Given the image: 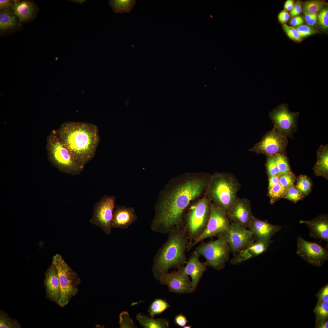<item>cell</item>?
Returning a JSON list of instances; mask_svg holds the SVG:
<instances>
[{"label":"cell","instance_id":"cell-1","mask_svg":"<svg viewBox=\"0 0 328 328\" xmlns=\"http://www.w3.org/2000/svg\"><path fill=\"white\" fill-rule=\"evenodd\" d=\"M206 186L199 179L186 180L178 185L170 182L160 193L150 226L153 232L168 234L174 227L184 228L186 209Z\"/></svg>","mask_w":328,"mask_h":328},{"label":"cell","instance_id":"cell-2","mask_svg":"<svg viewBox=\"0 0 328 328\" xmlns=\"http://www.w3.org/2000/svg\"><path fill=\"white\" fill-rule=\"evenodd\" d=\"M55 131L61 143L79 165L84 167L94 158L100 141L96 125L68 122L62 124Z\"/></svg>","mask_w":328,"mask_h":328},{"label":"cell","instance_id":"cell-3","mask_svg":"<svg viewBox=\"0 0 328 328\" xmlns=\"http://www.w3.org/2000/svg\"><path fill=\"white\" fill-rule=\"evenodd\" d=\"M168 234L167 240L154 258L152 273L158 280L169 269L184 266L187 262L185 253L189 240L184 229L175 227Z\"/></svg>","mask_w":328,"mask_h":328},{"label":"cell","instance_id":"cell-4","mask_svg":"<svg viewBox=\"0 0 328 328\" xmlns=\"http://www.w3.org/2000/svg\"><path fill=\"white\" fill-rule=\"evenodd\" d=\"M241 186L236 177L231 174L215 173L208 186V198L227 216L238 197L237 193Z\"/></svg>","mask_w":328,"mask_h":328},{"label":"cell","instance_id":"cell-5","mask_svg":"<svg viewBox=\"0 0 328 328\" xmlns=\"http://www.w3.org/2000/svg\"><path fill=\"white\" fill-rule=\"evenodd\" d=\"M46 149L49 160L60 171L70 174H80L84 167L72 157L68 150L62 145L55 130L52 131L46 138Z\"/></svg>","mask_w":328,"mask_h":328},{"label":"cell","instance_id":"cell-6","mask_svg":"<svg viewBox=\"0 0 328 328\" xmlns=\"http://www.w3.org/2000/svg\"><path fill=\"white\" fill-rule=\"evenodd\" d=\"M210 212V201L206 198H202L189 208L185 214L183 228L189 240L188 246L196 240L205 229Z\"/></svg>","mask_w":328,"mask_h":328},{"label":"cell","instance_id":"cell-7","mask_svg":"<svg viewBox=\"0 0 328 328\" xmlns=\"http://www.w3.org/2000/svg\"><path fill=\"white\" fill-rule=\"evenodd\" d=\"M52 262L57 270L60 281L61 296L58 304L63 307L77 293L81 280L60 255L57 254L53 256Z\"/></svg>","mask_w":328,"mask_h":328},{"label":"cell","instance_id":"cell-8","mask_svg":"<svg viewBox=\"0 0 328 328\" xmlns=\"http://www.w3.org/2000/svg\"><path fill=\"white\" fill-rule=\"evenodd\" d=\"M217 236L216 240L202 241L195 250L205 258L208 266L219 271L224 268L228 260L231 250L225 239L220 234Z\"/></svg>","mask_w":328,"mask_h":328},{"label":"cell","instance_id":"cell-9","mask_svg":"<svg viewBox=\"0 0 328 328\" xmlns=\"http://www.w3.org/2000/svg\"><path fill=\"white\" fill-rule=\"evenodd\" d=\"M210 206V214L205 229L200 236L188 247L187 251L206 239L221 234L229 228L231 222L225 213L211 202Z\"/></svg>","mask_w":328,"mask_h":328},{"label":"cell","instance_id":"cell-10","mask_svg":"<svg viewBox=\"0 0 328 328\" xmlns=\"http://www.w3.org/2000/svg\"><path fill=\"white\" fill-rule=\"evenodd\" d=\"M299 112H293L286 103L280 104L269 113L274 125V128L278 133L287 137H291L297 127Z\"/></svg>","mask_w":328,"mask_h":328},{"label":"cell","instance_id":"cell-11","mask_svg":"<svg viewBox=\"0 0 328 328\" xmlns=\"http://www.w3.org/2000/svg\"><path fill=\"white\" fill-rule=\"evenodd\" d=\"M116 197L105 195L94 207L93 214L90 222L99 227L106 234L111 233V222L113 211L116 207Z\"/></svg>","mask_w":328,"mask_h":328},{"label":"cell","instance_id":"cell-12","mask_svg":"<svg viewBox=\"0 0 328 328\" xmlns=\"http://www.w3.org/2000/svg\"><path fill=\"white\" fill-rule=\"evenodd\" d=\"M228 244L231 251L235 255L246 248L255 240L252 232L240 224L231 222L228 230L220 234Z\"/></svg>","mask_w":328,"mask_h":328},{"label":"cell","instance_id":"cell-13","mask_svg":"<svg viewBox=\"0 0 328 328\" xmlns=\"http://www.w3.org/2000/svg\"><path fill=\"white\" fill-rule=\"evenodd\" d=\"M296 254L312 265L319 266L328 258V251L319 244L297 237Z\"/></svg>","mask_w":328,"mask_h":328},{"label":"cell","instance_id":"cell-14","mask_svg":"<svg viewBox=\"0 0 328 328\" xmlns=\"http://www.w3.org/2000/svg\"><path fill=\"white\" fill-rule=\"evenodd\" d=\"M287 138L277 132L274 128L267 133L255 148L258 153L268 156L277 154L286 155V149L288 144Z\"/></svg>","mask_w":328,"mask_h":328},{"label":"cell","instance_id":"cell-15","mask_svg":"<svg viewBox=\"0 0 328 328\" xmlns=\"http://www.w3.org/2000/svg\"><path fill=\"white\" fill-rule=\"evenodd\" d=\"M177 269V271L162 274L159 280L160 283L167 285L170 292L178 294L192 292L191 282L185 271V267L182 266Z\"/></svg>","mask_w":328,"mask_h":328},{"label":"cell","instance_id":"cell-16","mask_svg":"<svg viewBox=\"0 0 328 328\" xmlns=\"http://www.w3.org/2000/svg\"><path fill=\"white\" fill-rule=\"evenodd\" d=\"M253 216L249 200L239 197L227 216L231 222L238 224L246 228Z\"/></svg>","mask_w":328,"mask_h":328},{"label":"cell","instance_id":"cell-17","mask_svg":"<svg viewBox=\"0 0 328 328\" xmlns=\"http://www.w3.org/2000/svg\"><path fill=\"white\" fill-rule=\"evenodd\" d=\"M137 219L133 207L124 206H116L113 212L111 228L127 229L135 223Z\"/></svg>","mask_w":328,"mask_h":328},{"label":"cell","instance_id":"cell-18","mask_svg":"<svg viewBox=\"0 0 328 328\" xmlns=\"http://www.w3.org/2000/svg\"><path fill=\"white\" fill-rule=\"evenodd\" d=\"M282 228V226L272 224L254 216L248 228L252 232L255 239L269 240Z\"/></svg>","mask_w":328,"mask_h":328},{"label":"cell","instance_id":"cell-19","mask_svg":"<svg viewBox=\"0 0 328 328\" xmlns=\"http://www.w3.org/2000/svg\"><path fill=\"white\" fill-rule=\"evenodd\" d=\"M200 255L195 250L193 252L186 263L185 269L187 274L191 278L192 292H194L202 277L207 270L208 264L206 262H201L199 259Z\"/></svg>","mask_w":328,"mask_h":328},{"label":"cell","instance_id":"cell-20","mask_svg":"<svg viewBox=\"0 0 328 328\" xmlns=\"http://www.w3.org/2000/svg\"><path fill=\"white\" fill-rule=\"evenodd\" d=\"M44 285L47 297L58 304L61 296L60 281L57 270L53 262L45 273Z\"/></svg>","mask_w":328,"mask_h":328},{"label":"cell","instance_id":"cell-21","mask_svg":"<svg viewBox=\"0 0 328 328\" xmlns=\"http://www.w3.org/2000/svg\"><path fill=\"white\" fill-rule=\"evenodd\" d=\"M273 242L272 240L255 239L249 246L234 255L231 262L233 264H237L258 256L265 251Z\"/></svg>","mask_w":328,"mask_h":328},{"label":"cell","instance_id":"cell-22","mask_svg":"<svg viewBox=\"0 0 328 328\" xmlns=\"http://www.w3.org/2000/svg\"><path fill=\"white\" fill-rule=\"evenodd\" d=\"M309 228L310 236L317 240L328 242V217L326 215L321 214L310 220H299Z\"/></svg>","mask_w":328,"mask_h":328},{"label":"cell","instance_id":"cell-23","mask_svg":"<svg viewBox=\"0 0 328 328\" xmlns=\"http://www.w3.org/2000/svg\"><path fill=\"white\" fill-rule=\"evenodd\" d=\"M313 170L314 174L328 178V145H321L317 151V160Z\"/></svg>","mask_w":328,"mask_h":328},{"label":"cell","instance_id":"cell-24","mask_svg":"<svg viewBox=\"0 0 328 328\" xmlns=\"http://www.w3.org/2000/svg\"><path fill=\"white\" fill-rule=\"evenodd\" d=\"M13 13L17 16L20 22H23L30 19L32 16L34 8L32 3L29 1L19 2L15 1L12 8Z\"/></svg>","mask_w":328,"mask_h":328},{"label":"cell","instance_id":"cell-25","mask_svg":"<svg viewBox=\"0 0 328 328\" xmlns=\"http://www.w3.org/2000/svg\"><path fill=\"white\" fill-rule=\"evenodd\" d=\"M140 326L145 328H166L169 327V321L164 318L154 319L139 313L136 316Z\"/></svg>","mask_w":328,"mask_h":328},{"label":"cell","instance_id":"cell-26","mask_svg":"<svg viewBox=\"0 0 328 328\" xmlns=\"http://www.w3.org/2000/svg\"><path fill=\"white\" fill-rule=\"evenodd\" d=\"M136 4L135 0H111L109 4L116 13H129Z\"/></svg>","mask_w":328,"mask_h":328},{"label":"cell","instance_id":"cell-27","mask_svg":"<svg viewBox=\"0 0 328 328\" xmlns=\"http://www.w3.org/2000/svg\"><path fill=\"white\" fill-rule=\"evenodd\" d=\"M9 10H1L0 13V29L4 31L14 28L16 26V18Z\"/></svg>","mask_w":328,"mask_h":328},{"label":"cell","instance_id":"cell-28","mask_svg":"<svg viewBox=\"0 0 328 328\" xmlns=\"http://www.w3.org/2000/svg\"><path fill=\"white\" fill-rule=\"evenodd\" d=\"M170 306L166 300L161 299H155L150 305L148 309L149 315L153 317L159 315L169 308Z\"/></svg>","mask_w":328,"mask_h":328},{"label":"cell","instance_id":"cell-29","mask_svg":"<svg viewBox=\"0 0 328 328\" xmlns=\"http://www.w3.org/2000/svg\"><path fill=\"white\" fill-rule=\"evenodd\" d=\"M296 187L304 197L310 192L312 184L309 179L307 176L300 175L297 179Z\"/></svg>","mask_w":328,"mask_h":328},{"label":"cell","instance_id":"cell-30","mask_svg":"<svg viewBox=\"0 0 328 328\" xmlns=\"http://www.w3.org/2000/svg\"><path fill=\"white\" fill-rule=\"evenodd\" d=\"M313 311L316 323L326 320L328 317V301L318 302Z\"/></svg>","mask_w":328,"mask_h":328},{"label":"cell","instance_id":"cell-31","mask_svg":"<svg viewBox=\"0 0 328 328\" xmlns=\"http://www.w3.org/2000/svg\"><path fill=\"white\" fill-rule=\"evenodd\" d=\"M327 4L321 0H310L305 1L303 4V10L311 14L317 13Z\"/></svg>","mask_w":328,"mask_h":328},{"label":"cell","instance_id":"cell-32","mask_svg":"<svg viewBox=\"0 0 328 328\" xmlns=\"http://www.w3.org/2000/svg\"><path fill=\"white\" fill-rule=\"evenodd\" d=\"M287 190L279 183L268 189V194L270 198V203L272 204L282 198Z\"/></svg>","mask_w":328,"mask_h":328},{"label":"cell","instance_id":"cell-33","mask_svg":"<svg viewBox=\"0 0 328 328\" xmlns=\"http://www.w3.org/2000/svg\"><path fill=\"white\" fill-rule=\"evenodd\" d=\"M275 156L279 170V175L292 172L286 155L277 154Z\"/></svg>","mask_w":328,"mask_h":328},{"label":"cell","instance_id":"cell-34","mask_svg":"<svg viewBox=\"0 0 328 328\" xmlns=\"http://www.w3.org/2000/svg\"><path fill=\"white\" fill-rule=\"evenodd\" d=\"M21 327V325L16 320L11 318L5 312L0 310V328H19Z\"/></svg>","mask_w":328,"mask_h":328},{"label":"cell","instance_id":"cell-35","mask_svg":"<svg viewBox=\"0 0 328 328\" xmlns=\"http://www.w3.org/2000/svg\"><path fill=\"white\" fill-rule=\"evenodd\" d=\"M266 166L268 177L279 175V170L275 155L268 156Z\"/></svg>","mask_w":328,"mask_h":328},{"label":"cell","instance_id":"cell-36","mask_svg":"<svg viewBox=\"0 0 328 328\" xmlns=\"http://www.w3.org/2000/svg\"><path fill=\"white\" fill-rule=\"evenodd\" d=\"M303 196L294 185L289 188L282 198L296 203L302 199Z\"/></svg>","mask_w":328,"mask_h":328},{"label":"cell","instance_id":"cell-37","mask_svg":"<svg viewBox=\"0 0 328 328\" xmlns=\"http://www.w3.org/2000/svg\"><path fill=\"white\" fill-rule=\"evenodd\" d=\"M295 180L296 177L291 172L279 175V183L288 190L294 185Z\"/></svg>","mask_w":328,"mask_h":328},{"label":"cell","instance_id":"cell-38","mask_svg":"<svg viewBox=\"0 0 328 328\" xmlns=\"http://www.w3.org/2000/svg\"><path fill=\"white\" fill-rule=\"evenodd\" d=\"M120 328H135L136 326L130 317L129 314L126 311H123L119 316Z\"/></svg>","mask_w":328,"mask_h":328},{"label":"cell","instance_id":"cell-39","mask_svg":"<svg viewBox=\"0 0 328 328\" xmlns=\"http://www.w3.org/2000/svg\"><path fill=\"white\" fill-rule=\"evenodd\" d=\"M282 28L288 36L293 40L300 42L302 38L295 27L288 26L286 24L282 25Z\"/></svg>","mask_w":328,"mask_h":328},{"label":"cell","instance_id":"cell-40","mask_svg":"<svg viewBox=\"0 0 328 328\" xmlns=\"http://www.w3.org/2000/svg\"><path fill=\"white\" fill-rule=\"evenodd\" d=\"M295 27L302 38L314 34L317 32L314 27L309 25H302Z\"/></svg>","mask_w":328,"mask_h":328},{"label":"cell","instance_id":"cell-41","mask_svg":"<svg viewBox=\"0 0 328 328\" xmlns=\"http://www.w3.org/2000/svg\"><path fill=\"white\" fill-rule=\"evenodd\" d=\"M318 21L324 29L328 28V9L327 7L323 8L319 12L318 15Z\"/></svg>","mask_w":328,"mask_h":328},{"label":"cell","instance_id":"cell-42","mask_svg":"<svg viewBox=\"0 0 328 328\" xmlns=\"http://www.w3.org/2000/svg\"><path fill=\"white\" fill-rule=\"evenodd\" d=\"M303 14L306 22L308 25H315L318 21V14H309L303 10Z\"/></svg>","mask_w":328,"mask_h":328},{"label":"cell","instance_id":"cell-43","mask_svg":"<svg viewBox=\"0 0 328 328\" xmlns=\"http://www.w3.org/2000/svg\"><path fill=\"white\" fill-rule=\"evenodd\" d=\"M175 323L177 326L183 327L189 322L186 316L182 313L176 315L174 319Z\"/></svg>","mask_w":328,"mask_h":328},{"label":"cell","instance_id":"cell-44","mask_svg":"<svg viewBox=\"0 0 328 328\" xmlns=\"http://www.w3.org/2000/svg\"><path fill=\"white\" fill-rule=\"evenodd\" d=\"M318 302L328 301V285H327L323 288L317 296Z\"/></svg>","mask_w":328,"mask_h":328},{"label":"cell","instance_id":"cell-45","mask_svg":"<svg viewBox=\"0 0 328 328\" xmlns=\"http://www.w3.org/2000/svg\"><path fill=\"white\" fill-rule=\"evenodd\" d=\"M302 3L301 2L299 1L296 2L290 11V15L292 17L298 16L302 11Z\"/></svg>","mask_w":328,"mask_h":328},{"label":"cell","instance_id":"cell-46","mask_svg":"<svg viewBox=\"0 0 328 328\" xmlns=\"http://www.w3.org/2000/svg\"><path fill=\"white\" fill-rule=\"evenodd\" d=\"M16 0H0V9L1 10H8L11 7L12 8Z\"/></svg>","mask_w":328,"mask_h":328},{"label":"cell","instance_id":"cell-47","mask_svg":"<svg viewBox=\"0 0 328 328\" xmlns=\"http://www.w3.org/2000/svg\"><path fill=\"white\" fill-rule=\"evenodd\" d=\"M290 15L288 12L285 10L280 12L278 15L279 22L282 24H285L290 18Z\"/></svg>","mask_w":328,"mask_h":328},{"label":"cell","instance_id":"cell-48","mask_svg":"<svg viewBox=\"0 0 328 328\" xmlns=\"http://www.w3.org/2000/svg\"><path fill=\"white\" fill-rule=\"evenodd\" d=\"M304 20L300 16H297L292 18L290 21V24L292 27H297L302 25Z\"/></svg>","mask_w":328,"mask_h":328},{"label":"cell","instance_id":"cell-49","mask_svg":"<svg viewBox=\"0 0 328 328\" xmlns=\"http://www.w3.org/2000/svg\"><path fill=\"white\" fill-rule=\"evenodd\" d=\"M279 175L268 177V189L279 183Z\"/></svg>","mask_w":328,"mask_h":328},{"label":"cell","instance_id":"cell-50","mask_svg":"<svg viewBox=\"0 0 328 328\" xmlns=\"http://www.w3.org/2000/svg\"><path fill=\"white\" fill-rule=\"evenodd\" d=\"M294 4V2L293 0H287L284 4V10L287 12L288 11H291L292 9Z\"/></svg>","mask_w":328,"mask_h":328},{"label":"cell","instance_id":"cell-51","mask_svg":"<svg viewBox=\"0 0 328 328\" xmlns=\"http://www.w3.org/2000/svg\"><path fill=\"white\" fill-rule=\"evenodd\" d=\"M316 326L317 327L319 328H328V320L326 319L316 323Z\"/></svg>","mask_w":328,"mask_h":328},{"label":"cell","instance_id":"cell-52","mask_svg":"<svg viewBox=\"0 0 328 328\" xmlns=\"http://www.w3.org/2000/svg\"><path fill=\"white\" fill-rule=\"evenodd\" d=\"M192 327V326L190 325H186L183 327V328H191Z\"/></svg>","mask_w":328,"mask_h":328}]
</instances>
